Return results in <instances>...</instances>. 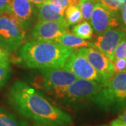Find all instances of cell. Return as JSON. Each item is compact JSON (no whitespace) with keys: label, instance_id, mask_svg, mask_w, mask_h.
<instances>
[{"label":"cell","instance_id":"cell-1","mask_svg":"<svg viewBox=\"0 0 126 126\" xmlns=\"http://www.w3.org/2000/svg\"><path fill=\"white\" fill-rule=\"evenodd\" d=\"M7 98L11 107L18 113L34 121L55 126H67L72 123L69 114L23 81L14 82L9 88Z\"/></svg>","mask_w":126,"mask_h":126},{"label":"cell","instance_id":"cell-2","mask_svg":"<svg viewBox=\"0 0 126 126\" xmlns=\"http://www.w3.org/2000/svg\"><path fill=\"white\" fill-rule=\"evenodd\" d=\"M73 51L57 41H30L20 46L18 55L29 68L63 67Z\"/></svg>","mask_w":126,"mask_h":126},{"label":"cell","instance_id":"cell-3","mask_svg":"<svg viewBox=\"0 0 126 126\" xmlns=\"http://www.w3.org/2000/svg\"><path fill=\"white\" fill-rule=\"evenodd\" d=\"M94 103L104 109H126V72L114 74L104 85Z\"/></svg>","mask_w":126,"mask_h":126},{"label":"cell","instance_id":"cell-4","mask_svg":"<svg viewBox=\"0 0 126 126\" xmlns=\"http://www.w3.org/2000/svg\"><path fill=\"white\" fill-rule=\"evenodd\" d=\"M25 32L19 25L11 9L0 14V48L14 53L23 44Z\"/></svg>","mask_w":126,"mask_h":126},{"label":"cell","instance_id":"cell-5","mask_svg":"<svg viewBox=\"0 0 126 126\" xmlns=\"http://www.w3.org/2000/svg\"><path fill=\"white\" fill-rule=\"evenodd\" d=\"M103 86L94 81L77 79L62 95L60 99L64 104H76L94 100L102 90Z\"/></svg>","mask_w":126,"mask_h":126},{"label":"cell","instance_id":"cell-6","mask_svg":"<svg viewBox=\"0 0 126 126\" xmlns=\"http://www.w3.org/2000/svg\"><path fill=\"white\" fill-rule=\"evenodd\" d=\"M44 74V88L48 93L60 99L68 86L77 79V77L63 67L40 69Z\"/></svg>","mask_w":126,"mask_h":126},{"label":"cell","instance_id":"cell-7","mask_svg":"<svg viewBox=\"0 0 126 126\" xmlns=\"http://www.w3.org/2000/svg\"><path fill=\"white\" fill-rule=\"evenodd\" d=\"M63 67L73 73L77 79L94 81L103 86L99 74L79 49L73 50Z\"/></svg>","mask_w":126,"mask_h":126},{"label":"cell","instance_id":"cell-8","mask_svg":"<svg viewBox=\"0 0 126 126\" xmlns=\"http://www.w3.org/2000/svg\"><path fill=\"white\" fill-rule=\"evenodd\" d=\"M67 23L39 20L30 32V41H53L69 32Z\"/></svg>","mask_w":126,"mask_h":126},{"label":"cell","instance_id":"cell-9","mask_svg":"<svg viewBox=\"0 0 126 126\" xmlns=\"http://www.w3.org/2000/svg\"><path fill=\"white\" fill-rule=\"evenodd\" d=\"M79 50L90 62L101 77L103 86L115 74L113 62L108 56L94 47L80 48Z\"/></svg>","mask_w":126,"mask_h":126},{"label":"cell","instance_id":"cell-10","mask_svg":"<svg viewBox=\"0 0 126 126\" xmlns=\"http://www.w3.org/2000/svg\"><path fill=\"white\" fill-rule=\"evenodd\" d=\"M126 35V29L116 27L97 34L91 41L93 47L108 56L113 62L115 50L123 37Z\"/></svg>","mask_w":126,"mask_h":126},{"label":"cell","instance_id":"cell-11","mask_svg":"<svg viewBox=\"0 0 126 126\" xmlns=\"http://www.w3.org/2000/svg\"><path fill=\"white\" fill-rule=\"evenodd\" d=\"M90 23L97 34L109 29L120 27L121 24L118 13L109 11L99 2H97L94 6Z\"/></svg>","mask_w":126,"mask_h":126},{"label":"cell","instance_id":"cell-12","mask_svg":"<svg viewBox=\"0 0 126 126\" xmlns=\"http://www.w3.org/2000/svg\"><path fill=\"white\" fill-rule=\"evenodd\" d=\"M11 11L25 32L31 27L38 17L36 9L30 0H11Z\"/></svg>","mask_w":126,"mask_h":126},{"label":"cell","instance_id":"cell-13","mask_svg":"<svg viewBox=\"0 0 126 126\" xmlns=\"http://www.w3.org/2000/svg\"><path fill=\"white\" fill-rule=\"evenodd\" d=\"M37 14L39 20L67 23L64 18V11L52 3L46 2L37 6Z\"/></svg>","mask_w":126,"mask_h":126},{"label":"cell","instance_id":"cell-14","mask_svg":"<svg viewBox=\"0 0 126 126\" xmlns=\"http://www.w3.org/2000/svg\"><path fill=\"white\" fill-rule=\"evenodd\" d=\"M55 41L58 42L65 47L70 48L72 49L83 47H93L90 41H87L86 39L76 36L69 32L59 36Z\"/></svg>","mask_w":126,"mask_h":126},{"label":"cell","instance_id":"cell-15","mask_svg":"<svg viewBox=\"0 0 126 126\" xmlns=\"http://www.w3.org/2000/svg\"><path fill=\"white\" fill-rule=\"evenodd\" d=\"M0 126H29L12 113L0 107Z\"/></svg>","mask_w":126,"mask_h":126},{"label":"cell","instance_id":"cell-16","mask_svg":"<svg viewBox=\"0 0 126 126\" xmlns=\"http://www.w3.org/2000/svg\"><path fill=\"white\" fill-rule=\"evenodd\" d=\"M72 32L74 35L83 39H90L93 36L94 30L90 23L83 20L74 25Z\"/></svg>","mask_w":126,"mask_h":126},{"label":"cell","instance_id":"cell-17","mask_svg":"<svg viewBox=\"0 0 126 126\" xmlns=\"http://www.w3.org/2000/svg\"><path fill=\"white\" fill-rule=\"evenodd\" d=\"M64 18L69 26L75 25L82 21L83 16L79 6L69 5L64 11Z\"/></svg>","mask_w":126,"mask_h":126},{"label":"cell","instance_id":"cell-18","mask_svg":"<svg viewBox=\"0 0 126 126\" xmlns=\"http://www.w3.org/2000/svg\"><path fill=\"white\" fill-rule=\"evenodd\" d=\"M97 1L95 0H82L79 7L81 10L83 20L90 21L91 15L94 10V6Z\"/></svg>","mask_w":126,"mask_h":126},{"label":"cell","instance_id":"cell-19","mask_svg":"<svg viewBox=\"0 0 126 126\" xmlns=\"http://www.w3.org/2000/svg\"><path fill=\"white\" fill-rule=\"evenodd\" d=\"M117 59H126V35L123 37L115 50L113 60Z\"/></svg>","mask_w":126,"mask_h":126},{"label":"cell","instance_id":"cell-20","mask_svg":"<svg viewBox=\"0 0 126 126\" xmlns=\"http://www.w3.org/2000/svg\"><path fill=\"white\" fill-rule=\"evenodd\" d=\"M96 1L102 4L109 11L115 13H118L121 9L123 6V4L116 0H96Z\"/></svg>","mask_w":126,"mask_h":126},{"label":"cell","instance_id":"cell-21","mask_svg":"<svg viewBox=\"0 0 126 126\" xmlns=\"http://www.w3.org/2000/svg\"><path fill=\"white\" fill-rule=\"evenodd\" d=\"M11 77L10 67H1L0 66V88L4 86L9 81Z\"/></svg>","mask_w":126,"mask_h":126},{"label":"cell","instance_id":"cell-22","mask_svg":"<svg viewBox=\"0 0 126 126\" xmlns=\"http://www.w3.org/2000/svg\"><path fill=\"white\" fill-rule=\"evenodd\" d=\"M114 73L126 72V59H117L113 61Z\"/></svg>","mask_w":126,"mask_h":126},{"label":"cell","instance_id":"cell-23","mask_svg":"<svg viewBox=\"0 0 126 126\" xmlns=\"http://www.w3.org/2000/svg\"><path fill=\"white\" fill-rule=\"evenodd\" d=\"M9 53L0 48V66L1 67H10Z\"/></svg>","mask_w":126,"mask_h":126},{"label":"cell","instance_id":"cell-24","mask_svg":"<svg viewBox=\"0 0 126 126\" xmlns=\"http://www.w3.org/2000/svg\"><path fill=\"white\" fill-rule=\"evenodd\" d=\"M47 2L52 3V4L58 6L60 8H61L63 11H65L67 7L69 6V0H48Z\"/></svg>","mask_w":126,"mask_h":126},{"label":"cell","instance_id":"cell-25","mask_svg":"<svg viewBox=\"0 0 126 126\" xmlns=\"http://www.w3.org/2000/svg\"><path fill=\"white\" fill-rule=\"evenodd\" d=\"M111 123L112 124H126V109Z\"/></svg>","mask_w":126,"mask_h":126},{"label":"cell","instance_id":"cell-26","mask_svg":"<svg viewBox=\"0 0 126 126\" xmlns=\"http://www.w3.org/2000/svg\"><path fill=\"white\" fill-rule=\"evenodd\" d=\"M11 0H0V11L1 12L11 9Z\"/></svg>","mask_w":126,"mask_h":126},{"label":"cell","instance_id":"cell-27","mask_svg":"<svg viewBox=\"0 0 126 126\" xmlns=\"http://www.w3.org/2000/svg\"><path fill=\"white\" fill-rule=\"evenodd\" d=\"M121 15H122V20L124 23V25L126 27V2L123 4L121 8Z\"/></svg>","mask_w":126,"mask_h":126},{"label":"cell","instance_id":"cell-28","mask_svg":"<svg viewBox=\"0 0 126 126\" xmlns=\"http://www.w3.org/2000/svg\"><path fill=\"white\" fill-rule=\"evenodd\" d=\"M33 4H35L36 6H39V5L44 4L46 2H47L48 0H30Z\"/></svg>","mask_w":126,"mask_h":126},{"label":"cell","instance_id":"cell-29","mask_svg":"<svg viewBox=\"0 0 126 126\" xmlns=\"http://www.w3.org/2000/svg\"><path fill=\"white\" fill-rule=\"evenodd\" d=\"M33 126H53V125L47 124V123H42V122L34 121V125H33Z\"/></svg>","mask_w":126,"mask_h":126},{"label":"cell","instance_id":"cell-30","mask_svg":"<svg viewBox=\"0 0 126 126\" xmlns=\"http://www.w3.org/2000/svg\"><path fill=\"white\" fill-rule=\"evenodd\" d=\"M110 126H126V124H112V123H111Z\"/></svg>","mask_w":126,"mask_h":126},{"label":"cell","instance_id":"cell-31","mask_svg":"<svg viewBox=\"0 0 126 126\" xmlns=\"http://www.w3.org/2000/svg\"><path fill=\"white\" fill-rule=\"evenodd\" d=\"M116 1H117L118 2H120V3H121V4H125L126 2V0H116Z\"/></svg>","mask_w":126,"mask_h":126},{"label":"cell","instance_id":"cell-32","mask_svg":"<svg viewBox=\"0 0 126 126\" xmlns=\"http://www.w3.org/2000/svg\"><path fill=\"white\" fill-rule=\"evenodd\" d=\"M0 14H1V11H0Z\"/></svg>","mask_w":126,"mask_h":126},{"label":"cell","instance_id":"cell-33","mask_svg":"<svg viewBox=\"0 0 126 126\" xmlns=\"http://www.w3.org/2000/svg\"><path fill=\"white\" fill-rule=\"evenodd\" d=\"M95 1H96V0H95Z\"/></svg>","mask_w":126,"mask_h":126}]
</instances>
